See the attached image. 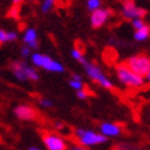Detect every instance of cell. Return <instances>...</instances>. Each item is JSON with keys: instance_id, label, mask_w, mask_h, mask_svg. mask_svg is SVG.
<instances>
[{"instance_id": "1", "label": "cell", "mask_w": 150, "mask_h": 150, "mask_svg": "<svg viewBox=\"0 0 150 150\" xmlns=\"http://www.w3.org/2000/svg\"><path fill=\"white\" fill-rule=\"evenodd\" d=\"M31 62L35 69H42L51 73H64L66 71L65 66L61 62L56 61L55 59L47 54H42V52H32Z\"/></svg>"}, {"instance_id": "2", "label": "cell", "mask_w": 150, "mask_h": 150, "mask_svg": "<svg viewBox=\"0 0 150 150\" xmlns=\"http://www.w3.org/2000/svg\"><path fill=\"white\" fill-rule=\"evenodd\" d=\"M116 77L120 83L128 88H140L145 84L144 77L133 72L125 64H120L116 66Z\"/></svg>"}, {"instance_id": "3", "label": "cell", "mask_w": 150, "mask_h": 150, "mask_svg": "<svg viewBox=\"0 0 150 150\" xmlns=\"http://www.w3.org/2000/svg\"><path fill=\"white\" fill-rule=\"evenodd\" d=\"M74 136H76L78 143L84 148H94V146L104 145L109 140V138H106L100 132L84 129V128H77L76 132H74Z\"/></svg>"}, {"instance_id": "4", "label": "cell", "mask_w": 150, "mask_h": 150, "mask_svg": "<svg viewBox=\"0 0 150 150\" xmlns=\"http://www.w3.org/2000/svg\"><path fill=\"white\" fill-rule=\"evenodd\" d=\"M10 69L13 77L20 82H26V81L37 82L40 78V74L37 71L35 67L23 61H12L10 65Z\"/></svg>"}, {"instance_id": "5", "label": "cell", "mask_w": 150, "mask_h": 150, "mask_svg": "<svg viewBox=\"0 0 150 150\" xmlns=\"http://www.w3.org/2000/svg\"><path fill=\"white\" fill-rule=\"evenodd\" d=\"M83 67H84V71L87 73V76L91 78L93 82H95L96 84H99L104 89H108V91H112V89L115 88L114 83H112V81L103 72V70L96 64L91 62V61H87L83 65Z\"/></svg>"}, {"instance_id": "6", "label": "cell", "mask_w": 150, "mask_h": 150, "mask_svg": "<svg viewBox=\"0 0 150 150\" xmlns=\"http://www.w3.org/2000/svg\"><path fill=\"white\" fill-rule=\"evenodd\" d=\"M125 65L128 67V69H131L133 72H136L139 76L144 77L148 70L150 69V57L146 55H143V54L133 55L126 60Z\"/></svg>"}, {"instance_id": "7", "label": "cell", "mask_w": 150, "mask_h": 150, "mask_svg": "<svg viewBox=\"0 0 150 150\" xmlns=\"http://www.w3.org/2000/svg\"><path fill=\"white\" fill-rule=\"evenodd\" d=\"M121 15L126 20H134V18H144L146 15V10L143 7H139L134 0H128L126 3H122Z\"/></svg>"}, {"instance_id": "8", "label": "cell", "mask_w": 150, "mask_h": 150, "mask_svg": "<svg viewBox=\"0 0 150 150\" xmlns=\"http://www.w3.org/2000/svg\"><path fill=\"white\" fill-rule=\"evenodd\" d=\"M43 143L48 150H67L66 140L56 133L43 134Z\"/></svg>"}, {"instance_id": "9", "label": "cell", "mask_w": 150, "mask_h": 150, "mask_svg": "<svg viewBox=\"0 0 150 150\" xmlns=\"http://www.w3.org/2000/svg\"><path fill=\"white\" fill-rule=\"evenodd\" d=\"M110 16H111V11L109 9H103V7L91 12V26H92V28H94V29L101 28L108 22Z\"/></svg>"}, {"instance_id": "10", "label": "cell", "mask_w": 150, "mask_h": 150, "mask_svg": "<svg viewBox=\"0 0 150 150\" xmlns=\"http://www.w3.org/2000/svg\"><path fill=\"white\" fill-rule=\"evenodd\" d=\"M13 114L22 121H33L37 117V111L33 106L27 104H20L13 109Z\"/></svg>"}, {"instance_id": "11", "label": "cell", "mask_w": 150, "mask_h": 150, "mask_svg": "<svg viewBox=\"0 0 150 150\" xmlns=\"http://www.w3.org/2000/svg\"><path fill=\"white\" fill-rule=\"evenodd\" d=\"M99 132L104 134L106 138H116L121 136L122 128L121 126H118L117 123L114 122H103L99 126Z\"/></svg>"}, {"instance_id": "12", "label": "cell", "mask_w": 150, "mask_h": 150, "mask_svg": "<svg viewBox=\"0 0 150 150\" xmlns=\"http://www.w3.org/2000/svg\"><path fill=\"white\" fill-rule=\"evenodd\" d=\"M22 42L26 47L31 48L32 50H35L39 48V40H38V33H37L35 28L29 27L23 32L22 35Z\"/></svg>"}, {"instance_id": "13", "label": "cell", "mask_w": 150, "mask_h": 150, "mask_svg": "<svg viewBox=\"0 0 150 150\" xmlns=\"http://www.w3.org/2000/svg\"><path fill=\"white\" fill-rule=\"evenodd\" d=\"M18 39V33L15 31H5V29L0 28V44L11 43Z\"/></svg>"}, {"instance_id": "14", "label": "cell", "mask_w": 150, "mask_h": 150, "mask_svg": "<svg viewBox=\"0 0 150 150\" xmlns=\"http://www.w3.org/2000/svg\"><path fill=\"white\" fill-rule=\"evenodd\" d=\"M150 37V27L148 25H145L143 28L138 29V31H134L133 38L136 42H145Z\"/></svg>"}, {"instance_id": "15", "label": "cell", "mask_w": 150, "mask_h": 150, "mask_svg": "<svg viewBox=\"0 0 150 150\" xmlns=\"http://www.w3.org/2000/svg\"><path fill=\"white\" fill-rule=\"evenodd\" d=\"M71 56L76 60L77 62H79L81 65H84L88 61V60L86 59V56H84V54H83V51H82L81 49H78V48H73L71 50Z\"/></svg>"}, {"instance_id": "16", "label": "cell", "mask_w": 150, "mask_h": 150, "mask_svg": "<svg viewBox=\"0 0 150 150\" xmlns=\"http://www.w3.org/2000/svg\"><path fill=\"white\" fill-rule=\"evenodd\" d=\"M55 1L56 0H43L42 1V5H40V10L43 13H48L52 7L55 5Z\"/></svg>"}, {"instance_id": "17", "label": "cell", "mask_w": 150, "mask_h": 150, "mask_svg": "<svg viewBox=\"0 0 150 150\" xmlns=\"http://www.w3.org/2000/svg\"><path fill=\"white\" fill-rule=\"evenodd\" d=\"M101 7V0H87V9L88 11H95Z\"/></svg>"}, {"instance_id": "18", "label": "cell", "mask_w": 150, "mask_h": 150, "mask_svg": "<svg viewBox=\"0 0 150 150\" xmlns=\"http://www.w3.org/2000/svg\"><path fill=\"white\" fill-rule=\"evenodd\" d=\"M69 84L70 87L73 89V91H81V89H84V84H83V81H78V79H73L71 78L69 81Z\"/></svg>"}, {"instance_id": "19", "label": "cell", "mask_w": 150, "mask_h": 150, "mask_svg": "<svg viewBox=\"0 0 150 150\" xmlns=\"http://www.w3.org/2000/svg\"><path fill=\"white\" fill-rule=\"evenodd\" d=\"M145 25L146 23H145L144 18H134V20H132V27L134 28V31H138V29L143 28Z\"/></svg>"}, {"instance_id": "20", "label": "cell", "mask_w": 150, "mask_h": 150, "mask_svg": "<svg viewBox=\"0 0 150 150\" xmlns=\"http://www.w3.org/2000/svg\"><path fill=\"white\" fill-rule=\"evenodd\" d=\"M38 104H39L40 108H44V109H50V108L54 106V103L48 98H40L38 100Z\"/></svg>"}, {"instance_id": "21", "label": "cell", "mask_w": 150, "mask_h": 150, "mask_svg": "<svg viewBox=\"0 0 150 150\" xmlns=\"http://www.w3.org/2000/svg\"><path fill=\"white\" fill-rule=\"evenodd\" d=\"M20 54H21V56L23 59H28V57H31V55H32V49L26 47V45H23L20 49Z\"/></svg>"}, {"instance_id": "22", "label": "cell", "mask_w": 150, "mask_h": 150, "mask_svg": "<svg viewBox=\"0 0 150 150\" xmlns=\"http://www.w3.org/2000/svg\"><path fill=\"white\" fill-rule=\"evenodd\" d=\"M115 150H146V149L133 146V145H128V144H121V145H117Z\"/></svg>"}, {"instance_id": "23", "label": "cell", "mask_w": 150, "mask_h": 150, "mask_svg": "<svg viewBox=\"0 0 150 150\" xmlns=\"http://www.w3.org/2000/svg\"><path fill=\"white\" fill-rule=\"evenodd\" d=\"M76 95H77V98L79 100H86L88 99V92L86 91V89H81V91H77L76 92Z\"/></svg>"}, {"instance_id": "24", "label": "cell", "mask_w": 150, "mask_h": 150, "mask_svg": "<svg viewBox=\"0 0 150 150\" xmlns=\"http://www.w3.org/2000/svg\"><path fill=\"white\" fill-rule=\"evenodd\" d=\"M144 79H145V83H150V69L148 70L146 74L144 76Z\"/></svg>"}, {"instance_id": "25", "label": "cell", "mask_w": 150, "mask_h": 150, "mask_svg": "<svg viewBox=\"0 0 150 150\" xmlns=\"http://www.w3.org/2000/svg\"><path fill=\"white\" fill-rule=\"evenodd\" d=\"M71 78H73V79H78V81H82V77L79 76L78 73H72V74H71Z\"/></svg>"}, {"instance_id": "26", "label": "cell", "mask_w": 150, "mask_h": 150, "mask_svg": "<svg viewBox=\"0 0 150 150\" xmlns=\"http://www.w3.org/2000/svg\"><path fill=\"white\" fill-rule=\"evenodd\" d=\"M70 150H88V149L84 148V146H82V145H79V146H73V148H71Z\"/></svg>"}, {"instance_id": "27", "label": "cell", "mask_w": 150, "mask_h": 150, "mask_svg": "<svg viewBox=\"0 0 150 150\" xmlns=\"http://www.w3.org/2000/svg\"><path fill=\"white\" fill-rule=\"evenodd\" d=\"M55 127H56L57 129H61L62 127H64V125H62L61 122H56V123H55Z\"/></svg>"}, {"instance_id": "28", "label": "cell", "mask_w": 150, "mask_h": 150, "mask_svg": "<svg viewBox=\"0 0 150 150\" xmlns=\"http://www.w3.org/2000/svg\"><path fill=\"white\" fill-rule=\"evenodd\" d=\"M27 150H42V149L38 146H29V148H27Z\"/></svg>"}, {"instance_id": "29", "label": "cell", "mask_w": 150, "mask_h": 150, "mask_svg": "<svg viewBox=\"0 0 150 150\" xmlns=\"http://www.w3.org/2000/svg\"><path fill=\"white\" fill-rule=\"evenodd\" d=\"M11 1L13 4H20V3H22V0H11Z\"/></svg>"}, {"instance_id": "30", "label": "cell", "mask_w": 150, "mask_h": 150, "mask_svg": "<svg viewBox=\"0 0 150 150\" xmlns=\"http://www.w3.org/2000/svg\"><path fill=\"white\" fill-rule=\"evenodd\" d=\"M148 116H149V118H150V109L148 110Z\"/></svg>"}, {"instance_id": "31", "label": "cell", "mask_w": 150, "mask_h": 150, "mask_svg": "<svg viewBox=\"0 0 150 150\" xmlns=\"http://www.w3.org/2000/svg\"><path fill=\"white\" fill-rule=\"evenodd\" d=\"M121 3H126V1H128V0H120Z\"/></svg>"}, {"instance_id": "32", "label": "cell", "mask_w": 150, "mask_h": 150, "mask_svg": "<svg viewBox=\"0 0 150 150\" xmlns=\"http://www.w3.org/2000/svg\"><path fill=\"white\" fill-rule=\"evenodd\" d=\"M0 77H1V69H0Z\"/></svg>"}]
</instances>
